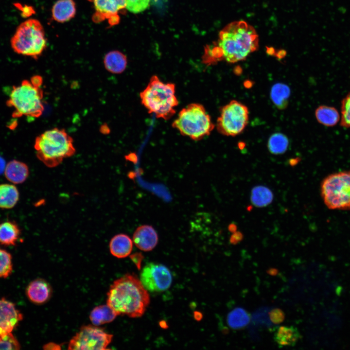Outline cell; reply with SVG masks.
<instances>
[{
    "instance_id": "6",
    "label": "cell",
    "mask_w": 350,
    "mask_h": 350,
    "mask_svg": "<svg viewBox=\"0 0 350 350\" xmlns=\"http://www.w3.org/2000/svg\"><path fill=\"white\" fill-rule=\"evenodd\" d=\"M43 26L36 19H29L17 28L11 39L13 50L17 53L37 59L47 47Z\"/></svg>"
},
{
    "instance_id": "37",
    "label": "cell",
    "mask_w": 350,
    "mask_h": 350,
    "mask_svg": "<svg viewBox=\"0 0 350 350\" xmlns=\"http://www.w3.org/2000/svg\"><path fill=\"white\" fill-rule=\"evenodd\" d=\"M5 166V161L4 159L0 157V174L4 172Z\"/></svg>"
},
{
    "instance_id": "18",
    "label": "cell",
    "mask_w": 350,
    "mask_h": 350,
    "mask_svg": "<svg viewBox=\"0 0 350 350\" xmlns=\"http://www.w3.org/2000/svg\"><path fill=\"white\" fill-rule=\"evenodd\" d=\"M109 246L110 252L113 256L118 258H124L131 253L133 241L127 235L118 234L111 238Z\"/></svg>"
},
{
    "instance_id": "32",
    "label": "cell",
    "mask_w": 350,
    "mask_h": 350,
    "mask_svg": "<svg viewBox=\"0 0 350 350\" xmlns=\"http://www.w3.org/2000/svg\"><path fill=\"white\" fill-rule=\"evenodd\" d=\"M20 349V345L13 333L0 336V350H18Z\"/></svg>"
},
{
    "instance_id": "27",
    "label": "cell",
    "mask_w": 350,
    "mask_h": 350,
    "mask_svg": "<svg viewBox=\"0 0 350 350\" xmlns=\"http://www.w3.org/2000/svg\"><path fill=\"white\" fill-rule=\"evenodd\" d=\"M289 140L286 135L281 133H275L269 138L267 147L269 151L273 155H280L287 150Z\"/></svg>"
},
{
    "instance_id": "31",
    "label": "cell",
    "mask_w": 350,
    "mask_h": 350,
    "mask_svg": "<svg viewBox=\"0 0 350 350\" xmlns=\"http://www.w3.org/2000/svg\"><path fill=\"white\" fill-rule=\"evenodd\" d=\"M151 0H125L126 9L138 14L145 11L149 6Z\"/></svg>"
},
{
    "instance_id": "23",
    "label": "cell",
    "mask_w": 350,
    "mask_h": 350,
    "mask_svg": "<svg viewBox=\"0 0 350 350\" xmlns=\"http://www.w3.org/2000/svg\"><path fill=\"white\" fill-rule=\"evenodd\" d=\"M290 93V89L287 85L278 83L272 87L270 95L273 103L281 110L287 106Z\"/></svg>"
},
{
    "instance_id": "19",
    "label": "cell",
    "mask_w": 350,
    "mask_h": 350,
    "mask_svg": "<svg viewBox=\"0 0 350 350\" xmlns=\"http://www.w3.org/2000/svg\"><path fill=\"white\" fill-rule=\"evenodd\" d=\"M300 338L299 331L292 326H280L276 330L274 334V339L280 348L293 347Z\"/></svg>"
},
{
    "instance_id": "17",
    "label": "cell",
    "mask_w": 350,
    "mask_h": 350,
    "mask_svg": "<svg viewBox=\"0 0 350 350\" xmlns=\"http://www.w3.org/2000/svg\"><path fill=\"white\" fill-rule=\"evenodd\" d=\"M4 174L9 181L18 184L26 180L29 174V170L25 163L13 160L6 165Z\"/></svg>"
},
{
    "instance_id": "10",
    "label": "cell",
    "mask_w": 350,
    "mask_h": 350,
    "mask_svg": "<svg viewBox=\"0 0 350 350\" xmlns=\"http://www.w3.org/2000/svg\"><path fill=\"white\" fill-rule=\"evenodd\" d=\"M113 335L95 325L82 327L70 339L68 349L104 350L112 341Z\"/></svg>"
},
{
    "instance_id": "11",
    "label": "cell",
    "mask_w": 350,
    "mask_h": 350,
    "mask_svg": "<svg viewBox=\"0 0 350 350\" xmlns=\"http://www.w3.org/2000/svg\"><path fill=\"white\" fill-rule=\"evenodd\" d=\"M140 280L148 291L159 292L170 287L172 276L169 269L164 265L150 262L142 269Z\"/></svg>"
},
{
    "instance_id": "39",
    "label": "cell",
    "mask_w": 350,
    "mask_h": 350,
    "mask_svg": "<svg viewBox=\"0 0 350 350\" xmlns=\"http://www.w3.org/2000/svg\"><path fill=\"white\" fill-rule=\"evenodd\" d=\"M299 161V158H292L289 160V164L291 166H294L296 165L298 162Z\"/></svg>"
},
{
    "instance_id": "21",
    "label": "cell",
    "mask_w": 350,
    "mask_h": 350,
    "mask_svg": "<svg viewBox=\"0 0 350 350\" xmlns=\"http://www.w3.org/2000/svg\"><path fill=\"white\" fill-rule=\"evenodd\" d=\"M20 234L18 225L12 221L0 223V244L4 245H15Z\"/></svg>"
},
{
    "instance_id": "8",
    "label": "cell",
    "mask_w": 350,
    "mask_h": 350,
    "mask_svg": "<svg viewBox=\"0 0 350 350\" xmlns=\"http://www.w3.org/2000/svg\"><path fill=\"white\" fill-rule=\"evenodd\" d=\"M321 192L330 209L350 208V171L331 175L323 181Z\"/></svg>"
},
{
    "instance_id": "20",
    "label": "cell",
    "mask_w": 350,
    "mask_h": 350,
    "mask_svg": "<svg viewBox=\"0 0 350 350\" xmlns=\"http://www.w3.org/2000/svg\"><path fill=\"white\" fill-rule=\"evenodd\" d=\"M104 64L105 69L109 72L113 74H120L126 68L127 57L119 51H112L105 56Z\"/></svg>"
},
{
    "instance_id": "2",
    "label": "cell",
    "mask_w": 350,
    "mask_h": 350,
    "mask_svg": "<svg viewBox=\"0 0 350 350\" xmlns=\"http://www.w3.org/2000/svg\"><path fill=\"white\" fill-rule=\"evenodd\" d=\"M106 304L118 315L141 316L150 303L148 291L140 280L127 274L115 280L107 294Z\"/></svg>"
},
{
    "instance_id": "29",
    "label": "cell",
    "mask_w": 350,
    "mask_h": 350,
    "mask_svg": "<svg viewBox=\"0 0 350 350\" xmlns=\"http://www.w3.org/2000/svg\"><path fill=\"white\" fill-rule=\"evenodd\" d=\"M12 271V257L11 254L0 248V278L8 277Z\"/></svg>"
},
{
    "instance_id": "1",
    "label": "cell",
    "mask_w": 350,
    "mask_h": 350,
    "mask_svg": "<svg viewBox=\"0 0 350 350\" xmlns=\"http://www.w3.org/2000/svg\"><path fill=\"white\" fill-rule=\"evenodd\" d=\"M258 46L259 37L254 27L244 20H238L229 23L220 31L216 45L208 52L214 62L224 59L234 63L245 60Z\"/></svg>"
},
{
    "instance_id": "16",
    "label": "cell",
    "mask_w": 350,
    "mask_h": 350,
    "mask_svg": "<svg viewBox=\"0 0 350 350\" xmlns=\"http://www.w3.org/2000/svg\"><path fill=\"white\" fill-rule=\"evenodd\" d=\"M76 11L73 0H58L52 7V15L56 22L64 23L73 18Z\"/></svg>"
},
{
    "instance_id": "25",
    "label": "cell",
    "mask_w": 350,
    "mask_h": 350,
    "mask_svg": "<svg viewBox=\"0 0 350 350\" xmlns=\"http://www.w3.org/2000/svg\"><path fill=\"white\" fill-rule=\"evenodd\" d=\"M117 316L115 312L106 304L94 308L89 318L94 325L99 326L112 322Z\"/></svg>"
},
{
    "instance_id": "30",
    "label": "cell",
    "mask_w": 350,
    "mask_h": 350,
    "mask_svg": "<svg viewBox=\"0 0 350 350\" xmlns=\"http://www.w3.org/2000/svg\"><path fill=\"white\" fill-rule=\"evenodd\" d=\"M340 125L350 128V92L341 102Z\"/></svg>"
},
{
    "instance_id": "3",
    "label": "cell",
    "mask_w": 350,
    "mask_h": 350,
    "mask_svg": "<svg viewBox=\"0 0 350 350\" xmlns=\"http://www.w3.org/2000/svg\"><path fill=\"white\" fill-rule=\"evenodd\" d=\"M72 138L63 129L48 130L35 140L34 148L37 158L47 167H55L76 152Z\"/></svg>"
},
{
    "instance_id": "38",
    "label": "cell",
    "mask_w": 350,
    "mask_h": 350,
    "mask_svg": "<svg viewBox=\"0 0 350 350\" xmlns=\"http://www.w3.org/2000/svg\"><path fill=\"white\" fill-rule=\"evenodd\" d=\"M237 229V225L235 224H234V223L230 224L228 227V230L232 233H233V232H235V231H236Z\"/></svg>"
},
{
    "instance_id": "22",
    "label": "cell",
    "mask_w": 350,
    "mask_h": 350,
    "mask_svg": "<svg viewBox=\"0 0 350 350\" xmlns=\"http://www.w3.org/2000/svg\"><path fill=\"white\" fill-rule=\"evenodd\" d=\"M315 116L318 122L326 126H333L340 121V115L334 107L322 105L315 111Z\"/></svg>"
},
{
    "instance_id": "35",
    "label": "cell",
    "mask_w": 350,
    "mask_h": 350,
    "mask_svg": "<svg viewBox=\"0 0 350 350\" xmlns=\"http://www.w3.org/2000/svg\"><path fill=\"white\" fill-rule=\"evenodd\" d=\"M243 238V234L240 231H235L232 233L230 236L229 241L232 244H236L241 241Z\"/></svg>"
},
{
    "instance_id": "9",
    "label": "cell",
    "mask_w": 350,
    "mask_h": 350,
    "mask_svg": "<svg viewBox=\"0 0 350 350\" xmlns=\"http://www.w3.org/2000/svg\"><path fill=\"white\" fill-rule=\"evenodd\" d=\"M248 119L247 106L237 101L232 100L221 108L216 121V128L223 135L235 136L244 131Z\"/></svg>"
},
{
    "instance_id": "24",
    "label": "cell",
    "mask_w": 350,
    "mask_h": 350,
    "mask_svg": "<svg viewBox=\"0 0 350 350\" xmlns=\"http://www.w3.org/2000/svg\"><path fill=\"white\" fill-rule=\"evenodd\" d=\"M19 192L17 188L11 184H0V208H13L19 199Z\"/></svg>"
},
{
    "instance_id": "34",
    "label": "cell",
    "mask_w": 350,
    "mask_h": 350,
    "mask_svg": "<svg viewBox=\"0 0 350 350\" xmlns=\"http://www.w3.org/2000/svg\"><path fill=\"white\" fill-rule=\"evenodd\" d=\"M16 6L21 11V15L23 17H28L34 13V10L31 6H22L19 3H16Z\"/></svg>"
},
{
    "instance_id": "14",
    "label": "cell",
    "mask_w": 350,
    "mask_h": 350,
    "mask_svg": "<svg viewBox=\"0 0 350 350\" xmlns=\"http://www.w3.org/2000/svg\"><path fill=\"white\" fill-rule=\"evenodd\" d=\"M157 232L151 226L141 225L134 232L133 241L135 245L143 251L152 250L158 243Z\"/></svg>"
},
{
    "instance_id": "28",
    "label": "cell",
    "mask_w": 350,
    "mask_h": 350,
    "mask_svg": "<svg viewBox=\"0 0 350 350\" xmlns=\"http://www.w3.org/2000/svg\"><path fill=\"white\" fill-rule=\"evenodd\" d=\"M227 321L230 327L238 329L247 324L249 316L244 309L236 308L228 314Z\"/></svg>"
},
{
    "instance_id": "12",
    "label": "cell",
    "mask_w": 350,
    "mask_h": 350,
    "mask_svg": "<svg viewBox=\"0 0 350 350\" xmlns=\"http://www.w3.org/2000/svg\"><path fill=\"white\" fill-rule=\"evenodd\" d=\"M93 4L95 12L92 20L99 23L106 20L109 27L120 22L119 13L126 9L125 0H89Z\"/></svg>"
},
{
    "instance_id": "33",
    "label": "cell",
    "mask_w": 350,
    "mask_h": 350,
    "mask_svg": "<svg viewBox=\"0 0 350 350\" xmlns=\"http://www.w3.org/2000/svg\"><path fill=\"white\" fill-rule=\"evenodd\" d=\"M269 317L270 321L275 324L281 323L284 319L283 312L278 308L274 309L269 313Z\"/></svg>"
},
{
    "instance_id": "7",
    "label": "cell",
    "mask_w": 350,
    "mask_h": 350,
    "mask_svg": "<svg viewBox=\"0 0 350 350\" xmlns=\"http://www.w3.org/2000/svg\"><path fill=\"white\" fill-rule=\"evenodd\" d=\"M9 97L7 105L14 109V118L22 116L37 118L43 112V90L31 81L25 80L20 85L13 87Z\"/></svg>"
},
{
    "instance_id": "13",
    "label": "cell",
    "mask_w": 350,
    "mask_h": 350,
    "mask_svg": "<svg viewBox=\"0 0 350 350\" xmlns=\"http://www.w3.org/2000/svg\"><path fill=\"white\" fill-rule=\"evenodd\" d=\"M22 319V314L14 303L0 298V336L11 333Z\"/></svg>"
},
{
    "instance_id": "36",
    "label": "cell",
    "mask_w": 350,
    "mask_h": 350,
    "mask_svg": "<svg viewBox=\"0 0 350 350\" xmlns=\"http://www.w3.org/2000/svg\"><path fill=\"white\" fill-rule=\"evenodd\" d=\"M30 81L33 84L37 87H41L43 83L42 78L38 75L33 76Z\"/></svg>"
},
{
    "instance_id": "15",
    "label": "cell",
    "mask_w": 350,
    "mask_h": 350,
    "mask_svg": "<svg viewBox=\"0 0 350 350\" xmlns=\"http://www.w3.org/2000/svg\"><path fill=\"white\" fill-rule=\"evenodd\" d=\"M26 293L28 299L31 302L40 304L49 299L52 294V289L45 280L37 279L29 284Z\"/></svg>"
},
{
    "instance_id": "4",
    "label": "cell",
    "mask_w": 350,
    "mask_h": 350,
    "mask_svg": "<svg viewBox=\"0 0 350 350\" xmlns=\"http://www.w3.org/2000/svg\"><path fill=\"white\" fill-rule=\"evenodd\" d=\"M140 96L141 104L149 113H154L157 118L165 120L175 114V107L178 105L175 85L164 83L155 75L151 77Z\"/></svg>"
},
{
    "instance_id": "26",
    "label": "cell",
    "mask_w": 350,
    "mask_h": 350,
    "mask_svg": "<svg viewBox=\"0 0 350 350\" xmlns=\"http://www.w3.org/2000/svg\"><path fill=\"white\" fill-rule=\"evenodd\" d=\"M273 199V194L268 187L259 185L251 190L250 201L253 206L262 208L269 205Z\"/></svg>"
},
{
    "instance_id": "5",
    "label": "cell",
    "mask_w": 350,
    "mask_h": 350,
    "mask_svg": "<svg viewBox=\"0 0 350 350\" xmlns=\"http://www.w3.org/2000/svg\"><path fill=\"white\" fill-rule=\"evenodd\" d=\"M172 125L182 135L194 140L210 135L215 127L204 106L198 103L190 104L182 108Z\"/></svg>"
}]
</instances>
